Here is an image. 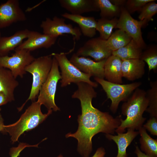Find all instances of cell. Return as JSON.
I'll list each match as a JSON object with an SVG mask.
<instances>
[{
    "instance_id": "obj_15",
    "label": "cell",
    "mask_w": 157,
    "mask_h": 157,
    "mask_svg": "<svg viewBox=\"0 0 157 157\" xmlns=\"http://www.w3.org/2000/svg\"><path fill=\"white\" fill-rule=\"evenodd\" d=\"M61 6L74 15L99 11L96 0H59Z\"/></svg>"
},
{
    "instance_id": "obj_14",
    "label": "cell",
    "mask_w": 157,
    "mask_h": 157,
    "mask_svg": "<svg viewBox=\"0 0 157 157\" xmlns=\"http://www.w3.org/2000/svg\"><path fill=\"white\" fill-rule=\"evenodd\" d=\"M57 38L30 31L27 40L16 49H25L31 52L40 48H49L55 44Z\"/></svg>"
},
{
    "instance_id": "obj_16",
    "label": "cell",
    "mask_w": 157,
    "mask_h": 157,
    "mask_svg": "<svg viewBox=\"0 0 157 157\" xmlns=\"http://www.w3.org/2000/svg\"><path fill=\"white\" fill-rule=\"evenodd\" d=\"M62 17L76 23L81 33L85 37L92 38L96 33L97 21L92 17H86L74 15L67 13L62 14Z\"/></svg>"
},
{
    "instance_id": "obj_18",
    "label": "cell",
    "mask_w": 157,
    "mask_h": 157,
    "mask_svg": "<svg viewBox=\"0 0 157 157\" xmlns=\"http://www.w3.org/2000/svg\"><path fill=\"white\" fill-rule=\"evenodd\" d=\"M122 60L119 58L112 54L106 59L104 67V74L107 81L122 84Z\"/></svg>"
},
{
    "instance_id": "obj_2",
    "label": "cell",
    "mask_w": 157,
    "mask_h": 157,
    "mask_svg": "<svg viewBox=\"0 0 157 157\" xmlns=\"http://www.w3.org/2000/svg\"><path fill=\"white\" fill-rule=\"evenodd\" d=\"M133 92L122 105V114L126 118L121 119L120 125L115 131L117 133H123L126 128L138 130L146 119L143 117L148 105L146 91L138 88Z\"/></svg>"
},
{
    "instance_id": "obj_36",
    "label": "cell",
    "mask_w": 157,
    "mask_h": 157,
    "mask_svg": "<svg viewBox=\"0 0 157 157\" xmlns=\"http://www.w3.org/2000/svg\"><path fill=\"white\" fill-rule=\"evenodd\" d=\"M135 153L137 155V157H151L142 152L138 146L135 147Z\"/></svg>"
},
{
    "instance_id": "obj_41",
    "label": "cell",
    "mask_w": 157,
    "mask_h": 157,
    "mask_svg": "<svg viewBox=\"0 0 157 157\" xmlns=\"http://www.w3.org/2000/svg\"></svg>"
},
{
    "instance_id": "obj_33",
    "label": "cell",
    "mask_w": 157,
    "mask_h": 157,
    "mask_svg": "<svg viewBox=\"0 0 157 157\" xmlns=\"http://www.w3.org/2000/svg\"><path fill=\"white\" fill-rule=\"evenodd\" d=\"M11 101V100L4 93L0 92V106Z\"/></svg>"
},
{
    "instance_id": "obj_34",
    "label": "cell",
    "mask_w": 157,
    "mask_h": 157,
    "mask_svg": "<svg viewBox=\"0 0 157 157\" xmlns=\"http://www.w3.org/2000/svg\"><path fill=\"white\" fill-rule=\"evenodd\" d=\"M106 154L104 149L102 147L98 148L92 157H104Z\"/></svg>"
},
{
    "instance_id": "obj_12",
    "label": "cell",
    "mask_w": 157,
    "mask_h": 157,
    "mask_svg": "<svg viewBox=\"0 0 157 157\" xmlns=\"http://www.w3.org/2000/svg\"><path fill=\"white\" fill-rule=\"evenodd\" d=\"M26 15L18 0H8L0 5V29L26 20Z\"/></svg>"
},
{
    "instance_id": "obj_24",
    "label": "cell",
    "mask_w": 157,
    "mask_h": 157,
    "mask_svg": "<svg viewBox=\"0 0 157 157\" xmlns=\"http://www.w3.org/2000/svg\"><path fill=\"white\" fill-rule=\"evenodd\" d=\"M132 39L125 32L118 29L112 33L106 41V44L107 47L113 52L125 46Z\"/></svg>"
},
{
    "instance_id": "obj_8",
    "label": "cell",
    "mask_w": 157,
    "mask_h": 157,
    "mask_svg": "<svg viewBox=\"0 0 157 157\" xmlns=\"http://www.w3.org/2000/svg\"><path fill=\"white\" fill-rule=\"evenodd\" d=\"M35 58L30 51L15 49L11 56H0V67L10 70L16 78L18 76L22 78L26 73V67Z\"/></svg>"
},
{
    "instance_id": "obj_38",
    "label": "cell",
    "mask_w": 157,
    "mask_h": 157,
    "mask_svg": "<svg viewBox=\"0 0 157 157\" xmlns=\"http://www.w3.org/2000/svg\"><path fill=\"white\" fill-rule=\"evenodd\" d=\"M57 157H63V156L62 155L60 154L59 156H58Z\"/></svg>"
},
{
    "instance_id": "obj_3",
    "label": "cell",
    "mask_w": 157,
    "mask_h": 157,
    "mask_svg": "<svg viewBox=\"0 0 157 157\" xmlns=\"http://www.w3.org/2000/svg\"><path fill=\"white\" fill-rule=\"evenodd\" d=\"M41 105L37 101L32 102L17 121L12 124L4 125L5 133H9L13 143L18 141L25 132L37 127L51 114L52 110H48L47 113H43L41 109Z\"/></svg>"
},
{
    "instance_id": "obj_27",
    "label": "cell",
    "mask_w": 157,
    "mask_h": 157,
    "mask_svg": "<svg viewBox=\"0 0 157 157\" xmlns=\"http://www.w3.org/2000/svg\"><path fill=\"white\" fill-rule=\"evenodd\" d=\"M150 88L146 92L148 105L146 111L151 117L157 118V80L150 83Z\"/></svg>"
},
{
    "instance_id": "obj_37",
    "label": "cell",
    "mask_w": 157,
    "mask_h": 157,
    "mask_svg": "<svg viewBox=\"0 0 157 157\" xmlns=\"http://www.w3.org/2000/svg\"><path fill=\"white\" fill-rule=\"evenodd\" d=\"M3 119L1 114H0V132H1L3 134H5V131L4 130Z\"/></svg>"
},
{
    "instance_id": "obj_28",
    "label": "cell",
    "mask_w": 157,
    "mask_h": 157,
    "mask_svg": "<svg viewBox=\"0 0 157 157\" xmlns=\"http://www.w3.org/2000/svg\"><path fill=\"white\" fill-rule=\"evenodd\" d=\"M145 49L140 59L147 64L149 72L151 70L156 71L157 68V46L151 45Z\"/></svg>"
},
{
    "instance_id": "obj_26",
    "label": "cell",
    "mask_w": 157,
    "mask_h": 157,
    "mask_svg": "<svg viewBox=\"0 0 157 157\" xmlns=\"http://www.w3.org/2000/svg\"><path fill=\"white\" fill-rule=\"evenodd\" d=\"M118 21L117 17L111 19L101 18L97 21L96 30L99 33V37L106 40L112 33L113 29L116 26Z\"/></svg>"
},
{
    "instance_id": "obj_20",
    "label": "cell",
    "mask_w": 157,
    "mask_h": 157,
    "mask_svg": "<svg viewBox=\"0 0 157 157\" xmlns=\"http://www.w3.org/2000/svg\"><path fill=\"white\" fill-rule=\"evenodd\" d=\"M117 133V135H115L106 134V137L108 139L114 141L117 144L118 152L116 157H127L126 149L139 134V132L128 129L126 133Z\"/></svg>"
},
{
    "instance_id": "obj_11",
    "label": "cell",
    "mask_w": 157,
    "mask_h": 157,
    "mask_svg": "<svg viewBox=\"0 0 157 157\" xmlns=\"http://www.w3.org/2000/svg\"><path fill=\"white\" fill-rule=\"evenodd\" d=\"M106 41L99 37L92 38L80 47L76 54L80 56H90L97 62L106 59L112 54V51L107 47Z\"/></svg>"
},
{
    "instance_id": "obj_35",
    "label": "cell",
    "mask_w": 157,
    "mask_h": 157,
    "mask_svg": "<svg viewBox=\"0 0 157 157\" xmlns=\"http://www.w3.org/2000/svg\"><path fill=\"white\" fill-rule=\"evenodd\" d=\"M114 5L120 8L124 7L126 0H110Z\"/></svg>"
},
{
    "instance_id": "obj_13",
    "label": "cell",
    "mask_w": 157,
    "mask_h": 157,
    "mask_svg": "<svg viewBox=\"0 0 157 157\" xmlns=\"http://www.w3.org/2000/svg\"><path fill=\"white\" fill-rule=\"evenodd\" d=\"M106 60L95 61L86 57L78 56L74 53L69 61L82 72L94 77L104 78V67Z\"/></svg>"
},
{
    "instance_id": "obj_40",
    "label": "cell",
    "mask_w": 157,
    "mask_h": 157,
    "mask_svg": "<svg viewBox=\"0 0 157 157\" xmlns=\"http://www.w3.org/2000/svg\"><path fill=\"white\" fill-rule=\"evenodd\" d=\"M1 110V108H0V111Z\"/></svg>"
},
{
    "instance_id": "obj_4",
    "label": "cell",
    "mask_w": 157,
    "mask_h": 157,
    "mask_svg": "<svg viewBox=\"0 0 157 157\" xmlns=\"http://www.w3.org/2000/svg\"><path fill=\"white\" fill-rule=\"evenodd\" d=\"M51 54L35 58L25 68L26 72L32 76V83L29 95L26 101L17 109L21 111L29 100L35 101L41 88L47 79L51 69L53 57Z\"/></svg>"
},
{
    "instance_id": "obj_19",
    "label": "cell",
    "mask_w": 157,
    "mask_h": 157,
    "mask_svg": "<svg viewBox=\"0 0 157 157\" xmlns=\"http://www.w3.org/2000/svg\"><path fill=\"white\" fill-rule=\"evenodd\" d=\"M30 30L26 29L18 31L9 36H0V56L8 55L11 51L15 50L27 38Z\"/></svg>"
},
{
    "instance_id": "obj_39",
    "label": "cell",
    "mask_w": 157,
    "mask_h": 157,
    "mask_svg": "<svg viewBox=\"0 0 157 157\" xmlns=\"http://www.w3.org/2000/svg\"><path fill=\"white\" fill-rule=\"evenodd\" d=\"M1 36V32H0V36Z\"/></svg>"
},
{
    "instance_id": "obj_25",
    "label": "cell",
    "mask_w": 157,
    "mask_h": 157,
    "mask_svg": "<svg viewBox=\"0 0 157 157\" xmlns=\"http://www.w3.org/2000/svg\"><path fill=\"white\" fill-rule=\"evenodd\" d=\"M101 18L111 19L120 16L121 8L113 4L110 0H96Z\"/></svg>"
},
{
    "instance_id": "obj_21",
    "label": "cell",
    "mask_w": 157,
    "mask_h": 157,
    "mask_svg": "<svg viewBox=\"0 0 157 157\" xmlns=\"http://www.w3.org/2000/svg\"><path fill=\"white\" fill-rule=\"evenodd\" d=\"M19 84L10 70L0 67V92L4 93L11 101L15 100L14 92Z\"/></svg>"
},
{
    "instance_id": "obj_31",
    "label": "cell",
    "mask_w": 157,
    "mask_h": 157,
    "mask_svg": "<svg viewBox=\"0 0 157 157\" xmlns=\"http://www.w3.org/2000/svg\"><path fill=\"white\" fill-rule=\"evenodd\" d=\"M39 144L34 145H31L28 144L20 142L17 147H12L10 149L9 154L11 157H18L20 156L21 152L27 147H38Z\"/></svg>"
},
{
    "instance_id": "obj_9",
    "label": "cell",
    "mask_w": 157,
    "mask_h": 157,
    "mask_svg": "<svg viewBox=\"0 0 157 157\" xmlns=\"http://www.w3.org/2000/svg\"><path fill=\"white\" fill-rule=\"evenodd\" d=\"M121 13L115 28L122 30L135 41L143 49L147 47L143 39L141 28L146 26L144 21L134 19L125 8H121Z\"/></svg>"
},
{
    "instance_id": "obj_6",
    "label": "cell",
    "mask_w": 157,
    "mask_h": 157,
    "mask_svg": "<svg viewBox=\"0 0 157 157\" xmlns=\"http://www.w3.org/2000/svg\"><path fill=\"white\" fill-rule=\"evenodd\" d=\"M94 79L101 85L108 98L111 100L110 109L113 113L117 112L120 102L126 101L132 92L142 84L140 82L122 84L112 83L104 78L94 77Z\"/></svg>"
},
{
    "instance_id": "obj_23",
    "label": "cell",
    "mask_w": 157,
    "mask_h": 157,
    "mask_svg": "<svg viewBox=\"0 0 157 157\" xmlns=\"http://www.w3.org/2000/svg\"><path fill=\"white\" fill-rule=\"evenodd\" d=\"M138 130L141 150L151 157H157V140L151 138L144 127H140Z\"/></svg>"
},
{
    "instance_id": "obj_17",
    "label": "cell",
    "mask_w": 157,
    "mask_h": 157,
    "mask_svg": "<svg viewBox=\"0 0 157 157\" xmlns=\"http://www.w3.org/2000/svg\"><path fill=\"white\" fill-rule=\"evenodd\" d=\"M145 67V63L140 59L122 60L123 77L131 81L140 78L144 74Z\"/></svg>"
},
{
    "instance_id": "obj_10",
    "label": "cell",
    "mask_w": 157,
    "mask_h": 157,
    "mask_svg": "<svg viewBox=\"0 0 157 157\" xmlns=\"http://www.w3.org/2000/svg\"><path fill=\"white\" fill-rule=\"evenodd\" d=\"M40 27L43 33L54 38H57L60 35L69 34L78 40L82 34L79 28L74 27L71 24L66 23L64 18L56 16L52 19L46 18L42 22Z\"/></svg>"
},
{
    "instance_id": "obj_1",
    "label": "cell",
    "mask_w": 157,
    "mask_h": 157,
    "mask_svg": "<svg viewBox=\"0 0 157 157\" xmlns=\"http://www.w3.org/2000/svg\"><path fill=\"white\" fill-rule=\"evenodd\" d=\"M78 89L72 97L81 102V114L78 116V129L73 133L67 134L66 138L72 137L78 141L77 151L82 157H89L92 151V140L97 134L102 132L113 134L121 124V116L114 118L108 112L101 111L92 104L97 93L94 87L85 82L76 83Z\"/></svg>"
},
{
    "instance_id": "obj_29",
    "label": "cell",
    "mask_w": 157,
    "mask_h": 157,
    "mask_svg": "<svg viewBox=\"0 0 157 157\" xmlns=\"http://www.w3.org/2000/svg\"><path fill=\"white\" fill-rule=\"evenodd\" d=\"M153 0L146 4L140 11L138 18L140 21H144L146 26L152 20L153 17L157 13V4Z\"/></svg>"
},
{
    "instance_id": "obj_7",
    "label": "cell",
    "mask_w": 157,
    "mask_h": 157,
    "mask_svg": "<svg viewBox=\"0 0 157 157\" xmlns=\"http://www.w3.org/2000/svg\"><path fill=\"white\" fill-rule=\"evenodd\" d=\"M61 79L58 62L53 57L51 70L47 79L41 88L37 101L41 105H44L48 110H52L57 111L60 110L55 104V97L58 82Z\"/></svg>"
},
{
    "instance_id": "obj_32",
    "label": "cell",
    "mask_w": 157,
    "mask_h": 157,
    "mask_svg": "<svg viewBox=\"0 0 157 157\" xmlns=\"http://www.w3.org/2000/svg\"><path fill=\"white\" fill-rule=\"evenodd\" d=\"M146 129L154 135H157V118L151 117L147 123L143 125Z\"/></svg>"
},
{
    "instance_id": "obj_22",
    "label": "cell",
    "mask_w": 157,
    "mask_h": 157,
    "mask_svg": "<svg viewBox=\"0 0 157 157\" xmlns=\"http://www.w3.org/2000/svg\"><path fill=\"white\" fill-rule=\"evenodd\" d=\"M143 50L132 39L125 46L113 51L112 55L117 56L122 60L140 59Z\"/></svg>"
},
{
    "instance_id": "obj_5",
    "label": "cell",
    "mask_w": 157,
    "mask_h": 157,
    "mask_svg": "<svg viewBox=\"0 0 157 157\" xmlns=\"http://www.w3.org/2000/svg\"><path fill=\"white\" fill-rule=\"evenodd\" d=\"M51 55L57 60L61 71V87H66L71 83L76 84L81 82L86 83L93 87L98 86L97 82L90 80L91 76L78 69L68 59L64 53H52Z\"/></svg>"
},
{
    "instance_id": "obj_30",
    "label": "cell",
    "mask_w": 157,
    "mask_h": 157,
    "mask_svg": "<svg viewBox=\"0 0 157 157\" xmlns=\"http://www.w3.org/2000/svg\"><path fill=\"white\" fill-rule=\"evenodd\" d=\"M153 0H128L124 7L130 14L137 11H140L142 7L147 3Z\"/></svg>"
}]
</instances>
